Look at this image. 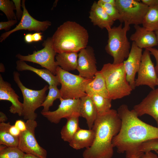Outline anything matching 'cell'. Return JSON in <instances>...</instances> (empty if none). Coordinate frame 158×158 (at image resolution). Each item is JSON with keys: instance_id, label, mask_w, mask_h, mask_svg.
Listing matches in <instances>:
<instances>
[{"instance_id": "cell-28", "label": "cell", "mask_w": 158, "mask_h": 158, "mask_svg": "<svg viewBox=\"0 0 158 158\" xmlns=\"http://www.w3.org/2000/svg\"><path fill=\"white\" fill-rule=\"evenodd\" d=\"M95 105L98 115H102L109 111L111 109L112 100L97 94L90 95Z\"/></svg>"}, {"instance_id": "cell-17", "label": "cell", "mask_w": 158, "mask_h": 158, "mask_svg": "<svg viewBox=\"0 0 158 158\" xmlns=\"http://www.w3.org/2000/svg\"><path fill=\"white\" fill-rule=\"evenodd\" d=\"M19 97L11 87V84L4 81L0 74V100H7L11 103L9 111L12 114L23 116V105L19 100Z\"/></svg>"}, {"instance_id": "cell-25", "label": "cell", "mask_w": 158, "mask_h": 158, "mask_svg": "<svg viewBox=\"0 0 158 158\" xmlns=\"http://www.w3.org/2000/svg\"><path fill=\"white\" fill-rule=\"evenodd\" d=\"M80 114L73 115L66 119L67 122L61 131V138L70 142L74 135L80 128L79 126Z\"/></svg>"}, {"instance_id": "cell-1", "label": "cell", "mask_w": 158, "mask_h": 158, "mask_svg": "<svg viewBox=\"0 0 158 158\" xmlns=\"http://www.w3.org/2000/svg\"><path fill=\"white\" fill-rule=\"evenodd\" d=\"M117 111L121 125L119 132L113 138V147L118 153H125L126 158H139V147L146 141L158 138V128L141 121L126 104L121 105Z\"/></svg>"}, {"instance_id": "cell-48", "label": "cell", "mask_w": 158, "mask_h": 158, "mask_svg": "<svg viewBox=\"0 0 158 158\" xmlns=\"http://www.w3.org/2000/svg\"><path fill=\"white\" fill-rule=\"evenodd\" d=\"M157 85L158 86V73H157Z\"/></svg>"}, {"instance_id": "cell-19", "label": "cell", "mask_w": 158, "mask_h": 158, "mask_svg": "<svg viewBox=\"0 0 158 158\" xmlns=\"http://www.w3.org/2000/svg\"><path fill=\"white\" fill-rule=\"evenodd\" d=\"M89 18L94 25L107 30L112 27L114 21L97 2L92 4L90 11Z\"/></svg>"}, {"instance_id": "cell-10", "label": "cell", "mask_w": 158, "mask_h": 158, "mask_svg": "<svg viewBox=\"0 0 158 158\" xmlns=\"http://www.w3.org/2000/svg\"><path fill=\"white\" fill-rule=\"evenodd\" d=\"M26 129L21 132L18 147L25 154L39 158H46V150L40 146L35 137V130L37 126L35 120H28L25 122Z\"/></svg>"}, {"instance_id": "cell-15", "label": "cell", "mask_w": 158, "mask_h": 158, "mask_svg": "<svg viewBox=\"0 0 158 158\" xmlns=\"http://www.w3.org/2000/svg\"><path fill=\"white\" fill-rule=\"evenodd\" d=\"M142 50L133 42L129 55L123 63L127 81L133 90L135 89V76L141 63Z\"/></svg>"}, {"instance_id": "cell-44", "label": "cell", "mask_w": 158, "mask_h": 158, "mask_svg": "<svg viewBox=\"0 0 158 158\" xmlns=\"http://www.w3.org/2000/svg\"><path fill=\"white\" fill-rule=\"evenodd\" d=\"M102 2L116 6V0H100Z\"/></svg>"}, {"instance_id": "cell-31", "label": "cell", "mask_w": 158, "mask_h": 158, "mask_svg": "<svg viewBox=\"0 0 158 158\" xmlns=\"http://www.w3.org/2000/svg\"><path fill=\"white\" fill-rule=\"evenodd\" d=\"M0 10L5 14L8 20H17L16 14L14 11L15 7L12 1L0 0Z\"/></svg>"}, {"instance_id": "cell-34", "label": "cell", "mask_w": 158, "mask_h": 158, "mask_svg": "<svg viewBox=\"0 0 158 158\" xmlns=\"http://www.w3.org/2000/svg\"><path fill=\"white\" fill-rule=\"evenodd\" d=\"M14 3L15 7V10L16 11V13L17 19L20 20L23 13V11L21 9V3L20 0H12Z\"/></svg>"}, {"instance_id": "cell-36", "label": "cell", "mask_w": 158, "mask_h": 158, "mask_svg": "<svg viewBox=\"0 0 158 158\" xmlns=\"http://www.w3.org/2000/svg\"><path fill=\"white\" fill-rule=\"evenodd\" d=\"M150 52L151 54L155 58L156 64L155 66V69L157 73H158V49L153 47L146 49Z\"/></svg>"}, {"instance_id": "cell-21", "label": "cell", "mask_w": 158, "mask_h": 158, "mask_svg": "<svg viewBox=\"0 0 158 158\" xmlns=\"http://www.w3.org/2000/svg\"><path fill=\"white\" fill-rule=\"evenodd\" d=\"M80 116L84 118L89 129H92L97 116V113L91 97L87 95L80 99Z\"/></svg>"}, {"instance_id": "cell-14", "label": "cell", "mask_w": 158, "mask_h": 158, "mask_svg": "<svg viewBox=\"0 0 158 158\" xmlns=\"http://www.w3.org/2000/svg\"><path fill=\"white\" fill-rule=\"evenodd\" d=\"M96 63L94 50L92 47L87 46L79 51L76 70L80 76L93 79L98 71Z\"/></svg>"}, {"instance_id": "cell-26", "label": "cell", "mask_w": 158, "mask_h": 158, "mask_svg": "<svg viewBox=\"0 0 158 158\" xmlns=\"http://www.w3.org/2000/svg\"><path fill=\"white\" fill-rule=\"evenodd\" d=\"M10 122L0 123V145L7 147H18L19 137L14 136L9 132Z\"/></svg>"}, {"instance_id": "cell-40", "label": "cell", "mask_w": 158, "mask_h": 158, "mask_svg": "<svg viewBox=\"0 0 158 158\" xmlns=\"http://www.w3.org/2000/svg\"><path fill=\"white\" fill-rule=\"evenodd\" d=\"M141 1L148 7L158 5V0H142Z\"/></svg>"}, {"instance_id": "cell-11", "label": "cell", "mask_w": 158, "mask_h": 158, "mask_svg": "<svg viewBox=\"0 0 158 158\" xmlns=\"http://www.w3.org/2000/svg\"><path fill=\"white\" fill-rule=\"evenodd\" d=\"M150 55V51L146 49L143 52L138 77L135 80L136 87L146 85L154 90L157 85V74Z\"/></svg>"}, {"instance_id": "cell-45", "label": "cell", "mask_w": 158, "mask_h": 158, "mask_svg": "<svg viewBox=\"0 0 158 158\" xmlns=\"http://www.w3.org/2000/svg\"><path fill=\"white\" fill-rule=\"evenodd\" d=\"M24 158H39L34 155L27 154H25Z\"/></svg>"}, {"instance_id": "cell-43", "label": "cell", "mask_w": 158, "mask_h": 158, "mask_svg": "<svg viewBox=\"0 0 158 158\" xmlns=\"http://www.w3.org/2000/svg\"><path fill=\"white\" fill-rule=\"evenodd\" d=\"M8 120V118L6 115L2 111L0 112V122L1 123H5Z\"/></svg>"}, {"instance_id": "cell-20", "label": "cell", "mask_w": 158, "mask_h": 158, "mask_svg": "<svg viewBox=\"0 0 158 158\" xmlns=\"http://www.w3.org/2000/svg\"><path fill=\"white\" fill-rule=\"evenodd\" d=\"M95 135L94 131L92 129L87 130L80 128L69 143V145L77 150L84 148L87 149L92 145Z\"/></svg>"}, {"instance_id": "cell-2", "label": "cell", "mask_w": 158, "mask_h": 158, "mask_svg": "<svg viewBox=\"0 0 158 158\" xmlns=\"http://www.w3.org/2000/svg\"><path fill=\"white\" fill-rule=\"evenodd\" d=\"M121 125V120L115 109L98 115L92 128L95 134L93 143L84 151L83 157L111 158L114 147L112 140L119 132Z\"/></svg>"}, {"instance_id": "cell-8", "label": "cell", "mask_w": 158, "mask_h": 158, "mask_svg": "<svg viewBox=\"0 0 158 158\" xmlns=\"http://www.w3.org/2000/svg\"><path fill=\"white\" fill-rule=\"evenodd\" d=\"M42 46L44 47L43 49L35 51L32 54L24 56L19 54L16 57L20 60L38 64L56 75L57 66L55 58L57 54L53 49L51 37H48L44 40Z\"/></svg>"}, {"instance_id": "cell-42", "label": "cell", "mask_w": 158, "mask_h": 158, "mask_svg": "<svg viewBox=\"0 0 158 158\" xmlns=\"http://www.w3.org/2000/svg\"><path fill=\"white\" fill-rule=\"evenodd\" d=\"M25 42L27 43H30L33 41L32 35V34L28 33L26 34L24 37Z\"/></svg>"}, {"instance_id": "cell-32", "label": "cell", "mask_w": 158, "mask_h": 158, "mask_svg": "<svg viewBox=\"0 0 158 158\" xmlns=\"http://www.w3.org/2000/svg\"><path fill=\"white\" fill-rule=\"evenodd\" d=\"M97 3L114 21L118 20L121 23H123L121 16L116 6L103 3L100 0L98 1Z\"/></svg>"}, {"instance_id": "cell-16", "label": "cell", "mask_w": 158, "mask_h": 158, "mask_svg": "<svg viewBox=\"0 0 158 158\" xmlns=\"http://www.w3.org/2000/svg\"><path fill=\"white\" fill-rule=\"evenodd\" d=\"M133 109L138 117L149 115L155 120L158 128V88L152 90Z\"/></svg>"}, {"instance_id": "cell-39", "label": "cell", "mask_w": 158, "mask_h": 158, "mask_svg": "<svg viewBox=\"0 0 158 158\" xmlns=\"http://www.w3.org/2000/svg\"><path fill=\"white\" fill-rule=\"evenodd\" d=\"M139 158H158V157L151 151H148L142 153Z\"/></svg>"}, {"instance_id": "cell-18", "label": "cell", "mask_w": 158, "mask_h": 158, "mask_svg": "<svg viewBox=\"0 0 158 158\" xmlns=\"http://www.w3.org/2000/svg\"><path fill=\"white\" fill-rule=\"evenodd\" d=\"M135 32L130 37V40L134 42L139 48L145 49L158 45L154 32L149 30L143 27L134 25Z\"/></svg>"}, {"instance_id": "cell-22", "label": "cell", "mask_w": 158, "mask_h": 158, "mask_svg": "<svg viewBox=\"0 0 158 158\" xmlns=\"http://www.w3.org/2000/svg\"><path fill=\"white\" fill-rule=\"evenodd\" d=\"M16 68L18 71H32L40 77L46 81L49 85H59L58 79L56 75L46 69H38L30 66L24 61L18 60L16 62Z\"/></svg>"}, {"instance_id": "cell-33", "label": "cell", "mask_w": 158, "mask_h": 158, "mask_svg": "<svg viewBox=\"0 0 158 158\" xmlns=\"http://www.w3.org/2000/svg\"><path fill=\"white\" fill-rule=\"evenodd\" d=\"M152 151H155L158 154V138L150 140L141 144L138 149V154L140 157L145 152Z\"/></svg>"}, {"instance_id": "cell-9", "label": "cell", "mask_w": 158, "mask_h": 158, "mask_svg": "<svg viewBox=\"0 0 158 158\" xmlns=\"http://www.w3.org/2000/svg\"><path fill=\"white\" fill-rule=\"evenodd\" d=\"M116 6L123 23L129 25L142 24L149 7L140 1L116 0Z\"/></svg>"}, {"instance_id": "cell-24", "label": "cell", "mask_w": 158, "mask_h": 158, "mask_svg": "<svg viewBox=\"0 0 158 158\" xmlns=\"http://www.w3.org/2000/svg\"><path fill=\"white\" fill-rule=\"evenodd\" d=\"M78 57V52L57 54L55 57L56 62L57 66L65 71H73L77 69Z\"/></svg>"}, {"instance_id": "cell-29", "label": "cell", "mask_w": 158, "mask_h": 158, "mask_svg": "<svg viewBox=\"0 0 158 158\" xmlns=\"http://www.w3.org/2000/svg\"><path fill=\"white\" fill-rule=\"evenodd\" d=\"M49 92L41 107H43L42 112L49 111V107L53 105L54 101L61 97L60 89L56 85H49Z\"/></svg>"}, {"instance_id": "cell-4", "label": "cell", "mask_w": 158, "mask_h": 158, "mask_svg": "<svg viewBox=\"0 0 158 158\" xmlns=\"http://www.w3.org/2000/svg\"><path fill=\"white\" fill-rule=\"evenodd\" d=\"M100 71L105 79L109 99H120L131 94L133 90L127 80L123 63L105 64Z\"/></svg>"}, {"instance_id": "cell-23", "label": "cell", "mask_w": 158, "mask_h": 158, "mask_svg": "<svg viewBox=\"0 0 158 158\" xmlns=\"http://www.w3.org/2000/svg\"><path fill=\"white\" fill-rule=\"evenodd\" d=\"M85 92L88 95L95 93L109 98L105 81L100 71L97 72L94 78L87 84L86 87Z\"/></svg>"}, {"instance_id": "cell-37", "label": "cell", "mask_w": 158, "mask_h": 158, "mask_svg": "<svg viewBox=\"0 0 158 158\" xmlns=\"http://www.w3.org/2000/svg\"><path fill=\"white\" fill-rule=\"evenodd\" d=\"M21 132H23L26 129V123L21 120H16L14 125Z\"/></svg>"}, {"instance_id": "cell-27", "label": "cell", "mask_w": 158, "mask_h": 158, "mask_svg": "<svg viewBox=\"0 0 158 158\" xmlns=\"http://www.w3.org/2000/svg\"><path fill=\"white\" fill-rule=\"evenodd\" d=\"M142 24L149 30L155 32L158 30V5L149 7Z\"/></svg>"}, {"instance_id": "cell-3", "label": "cell", "mask_w": 158, "mask_h": 158, "mask_svg": "<svg viewBox=\"0 0 158 158\" xmlns=\"http://www.w3.org/2000/svg\"><path fill=\"white\" fill-rule=\"evenodd\" d=\"M89 35L87 30L76 22L67 21L59 27L52 38L57 54L79 52L87 46Z\"/></svg>"}, {"instance_id": "cell-13", "label": "cell", "mask_w": 158, "mask_h": 158, "mask_svg": "<svg viewBox=\"0 0 158 158\" xmlns=\"http://www.w3.org/2000/svg\"><path fill=\"white\" fill-rule=\"evenodd\" d=\"M59 99L60 103L57 109L41 112L50 122L57 124L63 118L67 119L73 115L80 114V99H63L61 97Z\"/></svg>"}, {"instance_id": "cell-41", "label": "cell", "mask_w": 158, "mask_h": 158, "mask_svg": "<svg viewBox=\"0 0 158 158\" xmlns=\"http://www.w3.org/2000/svg\"><path fill=\"white\" fill-rule=\"evenodd\" d=\"M42 33L36 32L32 34L33 41L34 42H37L42 40Z\"/></svg>"}, {"instance_id": "cell-47", "label": "cell", "mask_w": 158, "mask_h": 158, "mask_svg": "<svg viewBox=\"0 0 158 158\" xmlns=\"http://www.w3.org/2000/svg\"><path fill=\"white\" fill-rule=\"evenodd\" d=\"M155 33L156 38H157V44L158 45V30H156L155 32Z\"/></svg>"}, {"instance_id": "cell-46", "label": "cell", "mask_w": 158, "mask_h": 158, "mask_svg": "<svg viewBox=\"0 0 158 158\" xmlns=\"http://www.w3.org/2000/svg\"><path fill=\"white\" fill-rule=\"evenodd\" d=\"M5 68L4 64L1 63L0 64V72H3L5 71Z\"/></svg>"}, {"instance_id": "cell-12", "label": "cell", "mask_w": 158, "mask_h": 158, "mask_svg": "<svg viewBox=\"0 0 158 158\" xmlns=\"http://www.w3.org/2000/svg\"><path fill=\"white\" fill-rule=\"evenodd\" d=\"M25 0L21 1V6L23 13L19 23L13 29L2 33L0 37V41L2 42L12 33L21 30L33 31L37 32H44L51 25V23L48 20L41 21L34 18L29 13L25 6Z\"/></svg>"}, {"instance_id": "cell-30", "label": "cell", "mask_w": 158, "mask_h": 158, "mask_svg": "<svg viewBox=\"0 0 158 158\" xmlns=\"http://www.w3.org/2000/svg\"><path fill=\"white\" fill-rule=\"evenodd\" d=\"M25 154L18 147L0 145V158H24Z\"/></svg>"}, {"instance_id": "cell-35", "label": "cell", "mask_w": 158, "mask_h": 158, "mask_svg": "<svg viewBox=\"0 0 158 158\" xmlns=\"http://www.w3.org/2000/svg\"><path fill=\"white\" fill-rule=\"evenodd\" d=\"M17 22L16 20H8L5 22H1L0 23V30H8L12 26L14 25Z\"/></svg>"}, {"instance_id": "cell-5", "label": "cell", "mask_w": 158, "mask_h": 158, "mask_svg": "<svg viewBox=\"0 0 158 158\" xmlns=\"http://www.w3.org/2000/svg\"><path fill=\"white\" fill-rule=\"evenodd\" d=\"M130 29V25L124 23L123 27L121 23L107 30L108 39L105 50L113 57L114 64L123 63L129 55L131 47L127 33Z\"/></svg>"}, {"instance_id": "cell-6", "label": "cell", "mask_w": 158, "mask_h": 158, "mask_svg": "<svg viewBox=\"0 0 158 158\" xmlns=\"http://www.w3.org/2000/svg\"><path fill=\"white\" fill-rule=\"evenodd\" d=\"M56 75L61 85L60 90L61 97L63 99H80L87 95L86 87L92 80L71 73L58 66Z\"/></svg>"}, {"instance_id": "cell-7", "label": "cell", "mask_w": 158, "mask_h": 158, "mask_svg": "<svg viewBox=\"0 0 158 158\" xmlns=\"http://www.w3.org/2000/svg\"><path fill=\"white\" fill-rule=\"evenodd\" d=\"M13 79L20 90L23 98V116L25 120H35L37 114L35 110L41 107L45 101L46 92L49 89V86L45 85L42 89L35 90L25 87L21 82L20 74L17 71L13 73Z\"/></svg>"}, {"instance_id": "cell-38", "label": "cell", "mask_w": 158, "mask_h": 158, "mask_svg": "<svg viewBox=\"0 0 158 158\" xmlns=\"http://www.w3.org/2000/svg\"><path fill=\"white\" fill-rule=\"evenodd\" d=\"M9 130L11 135L15 137H19L21 133V131L14 125H11Z\"/></svg>"}]
</instances>
